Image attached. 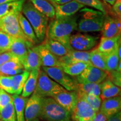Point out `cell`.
Instances as JSON below:
<instances>
[{
  "label": "cell",
  "mask_w": 121,
  "mask_h": 121,
  "mask_svg": "<svg viewBox=\"0 0 121 121\" xmlns=\"http://www.w3.org/2000/svg\"><path fill=\"white\" fill-rule=\"evenodd\" d=\"M99 38L87 34L76 33L69 37V45L72 50L89 51L98 43Z\"/></svg>",
  "instance_id": "cell-9"
},
{
  "label": "cell",
  "mask_w": 121,
  "mask_h": 121,
  "mask_svg": "<svg viewBox=\"0 0 121 121\" xmlns=\"http://www.w3.org/2000/svg\"><path fill=\"white\" fill-rule=\"evenodd\" d=\"M0 118L3 121H17L13 100L0 110Z\"/></svg>",
  "instance_id": "cell-33"
},
{
  "label": "cell",
  "mask_w": 121,
  "mask_h": 121,
  "mask_svg": "<svg viewBox=\"0 0 121 121\" xmlns=\"http://www.w3.org/2000/svg\"><path fill=\"white\" fill-rule=\"evenodd\" d=\"M115 23H116V26H117L118 29L119 31L121 32V18H117V19H114Z\"/></svg>",
  "instance_id": "cell-46"
},
{
  "label": "cell",
  "mask_w": 121,
  "mask_h": 121,
  "mask_svg": "<svg viewBox=\"0 0 121 121\" xmlns=\"http://www.w3.org/2000/svg\"><path fill=\"white\" fill-rule=\"evenodd\" d=\"M29 73V71L25 70L22 73L11 76L13 83V94L20 95L22 94L24 86L28 79Z\"/></svg>",
  "instance_id": "cell-30"
},
{
  "label": "cell",
  "mask_w": 121,
  "mask_h": 121,
  "mask_svg": "<svg viewBox=\"0 0 121 121\" xmlns=\"http://www.w3.org/2000/svg\"><path fill=\"white\" fill-rule=\"evenodd\" d=\"M52 4H66L68 2L72 1V0H47Z\"/></svg>",
  "instance_id": "cell-45"
},
{
  "label": "cell",
  "mask_w": 121,
  "mask_h": 121,
  "mask_svg": "<svg viewBox=\"0 0 121 121\" xmlns=\"http://www.w3.org/2000/svg\"><path fill=\"white\" fill-rule=\"evenodd\" d=\"M90 64L94 67L107 72L106 56L96 48L90 51Z\"/></svg>",
  "instance_id": "cell-29"
},
{
  "label": "cell",
  "mask_w": 121,
  "mask_h": 121,
  "mask_svg": "<svg viewBox=\"0 0 121 121\" xmlns=\"http://www.w3.org/2000/svg\"><path fill=\"white\" fill-rule=\"evenodd\" d=\"M0 121H3L2 120V119H0Z\"/></svg>",
  "instance_id": "cell-49"
},
{
  "label": "cell",
  "mask_w": 121,
  "mask_h": 121,
  "mask_svg": "<svg viewBox=\"0 0 121 121\" xmlns=\"http://www.w3.org/2000/svg\"><path fill=\"white\" fill-rule=\"evenodd\" d=\"M0 88L9 94H13V83L11 76L0 75Z\"/></svg>",
  "instance_id": "cell-38"
},
{
  "label": "cell",
  "mask_w": 121,
  "mask_h": 121,
  "mask_svg": "<svg viewBox=\"0 0 121 121\" xmlns=\"http://www.w3.org/2000/svg\"><path fill=\"white\" fill-rule=\"evenodd\" d=\"M52 98L71 114L78 100L77 91H63Z\"/></svg>",
  "instance_id": "cell-13"
},
{
  "label": "cell",
  "mask_w": 121,
  "mask_h": 121,
  "mask_svg": "<svg viewBox=\"0 0 121 121\" xmlns=\"http://www.w3.org/2000/svg\"><path fill=\"white\" fill-rule=\"evenodd\" d=\"M108 72L89 65L82 73L76 76V80L78 84L96 83L100 84L108 78Z\"/></svg>",
  "instance_id": "cell-10"
},
{
  "label": "cell",
  "mask_w": 121,
  "mask_h": 121,
  "mask_svg": "<svg viewBox=\"0 0 121 121\" xmlns=\"http://www.w3.org/2000/svg\"><path fill=\"white\" fill-rule=\"evenodd\" d=\"M103 1L106 3H107V4H110V5L112 6L114 4V2H116V0H103Z\"/></svg>",
  "instance_id": "cell-48"
},
{
  "label": "cell",
  "mask_w": 121,
  "mask_h": 121,
  "mask_svg": "<svg viewBox=\"0 0 121 121\" xmlns=\"http://www.w3.org/2000/svg\"><path fill=\"white\" fill-rule=\"evenodd\" d=\"M80 4L86 6L90 7L95 10L102 12L104 15H107V10L104 4L100 0H75Z\"/></svg>",
  "instance_id": "cell-36"
},
{
  "label": "cell",
  "mask_w": 121,
  "mask_h": 121,
  "mask_svg": "<svg viewBox=\"0 0 121 121\" xmlns=\"http://www.w3.org/2000/svg\"><path fill=\"white\" fill-rule=\"evenodd\" d=\"M0 119H1V118H0Z\"/></svg>",
  "instance_id": "cell-50"
},
{
  "label": "cell",
  "mask_w": 121,
  "mask_h": 121,
  "mask_svg": "<svg viewBox=\"0 0 121 121\" xmlns=\"http://www.w3.org/2000/svg\"><path fill=\"white\" fill-rule=\"evenodd\" d=\"M108 78L115 85L121 87V72L117 70L112 71L108 72Z\"/></svg>",
  "instance_id": "cell-40"
},
{
  "label": "cell",
  "mask_w": 121,
  "mask_h": 121,
  "mask_svg": "<svg viewBox=\"0 0 121 121\" xmlns=\"http://www.w3.org/2000/svg\"><path fill=\"white\" fill-rule=\"evenodd\" d=\"M118 47L112 53L106 56L107 72L117 70L119 62L121 61V59L119 58L118 53Z\"/></svg>",
  "instance_id": "cell-34"
},
{
  "label": "cell",
  "mask_w": 121,
  "mask_h": 121,
  "mask_svg": "<svg viewBox=\"0 0 121 121\" xmlns=\"http://www.w3.org/2000/svg\"><path fill=\"white\" fill-rule=\"evenodd\" d=\"M41 60L42 67H60L58 57L54 55L43 44L34 45Z\"/></svg>",
  "instance_id": "cell-14"
},
{
  "label": "cell",
  "mask_w": 121,
  "mask_h": 121,
  "mask_svg": "<svg viewBox=\"0 0 121 121\" xmlns=\"http://www.w3.org/2000/svg\"><path fill=\"white\" fill-rule=\"evenodd\" d=\"M77 90H79L85 94L100 96V90L99 84L96 83H82L78 84Z\"/></svg>",
  "instance_id": "cell-32"
},
{
  "label": "cell",
  "mask_w": 121,
  "mask_h": 121,
  "mask_svg": "<svg viewBox=\"0 0 121 121\" xmlns=\"http://www.w3.org/2000/svg\"><path fill=\"white\" fill-rule=\"evenodd\" d=\"M40 118L46 121H72L71 113L52 97H42Z\"/></svg>",
  "instance_id": "cell-4"
},
{
  "label": "cell",
  "mask_w": 121,
  "mask_h": 121,
  "mask_svg": "<svg viewBox=\"0 0 121 121\" xmlns=\"http://www.w3.org/2000/svg\"><path fill=\"white\" fill-rule=\"evenodd\" d=\"M52 4L55 9V18L73 16L81 9L85 7L75 0H72L62 4Z\"/></svg>",
  "instance_id": "cell-15"
},
{
  "label": "cell",
  "mask_w": 121,
  "mask_h": 121,
  "mask_svg": "<svg viewBox=\"0 0 121 121\" xmlns=\"http://www.w3.org/2000/svg\"><path fill=\"white\" fill-rule=\"evenodd\" d=\"M77 30L81 33L102 31L105 15L94 9L84 7L80 10Z\"/></svg>",
  "instance_id": "cell-3"
},
{
  "label": "cell",
  "mask_w": 121,
  "mask_h": 121,
  "mask_svg": "<svg viewBox=\"0 0 121 121\" xmlns=\"http://www.w3.org/2000/svg\"><path fill=\"white\" fill-rule=\"evenodd\" d=\"M22 13L33 28L39 43L43 42L46 36L48 18L35 8L29 1L24 2Z\"/></svg>",
  "instance_id": "cell-2"
},
{
  "label": "cell",
  "mask_w": 121,
  "mask_h": 121,
  "mask_svg": "<svg viewBox=\"0 0 121 121\" xmlns=\"http://www.w3.org/2000/svg\"><path fill=\"white\" fill-rule=\"evenodd\" d=\"M19 1V0H0V4H6V3L13 2V1Z\"/></svg>",
  "instance_id": "cell-47"
},
{
  "label": "cell",
  "mask_w": 121,
  "mask_h": 121,
  "mask_svg": "<svg viewBox=\"0 0 121 121\" xmlns=\"http://www.w3.org/2000/svg\"><path fill=\"white\" fill-rule=\"evenodd\" d=\"M60 67L70 63L84 62L90 64V51H78L70 50L66 56L58 57Z\"/></svg>",
  "instance_id": "cell-16"
},
{
  "label": "cell",
  "mask_w": 121,
  "mask_h": 121,
  "mask_svg": "<svg viewBox=\"0 0 121 121\" xmlns=\"http://www.w3.org/2000/svg\"><path fill=\"white\" fill-rule=\"evenodd\" d=\"M99 86L100 90V97L102 100L120 95L121 87L115 85L108 78L99 84Z\"/></svg>",
  "instance_id": "cell-19"
},
{
  "label": "cell",
  "mask_w": 121,
  "mask_h": 121,
  "mask_svg": "<svg viewBox=\"0 0 121 121\" xmlns=\"http://www.w3.org/2000/svg\"><path fill=\"white\" fill-rule=\"evenodd\" d=\"M90 64L84 62L70 63L60 66L65 73L71 76H77L82 73L83 71Z\"/></svg>",
  "instance_id": "cell-31"
},
{
  "label": "cell",
  "mask_w": 121,
  "mask_h": 121,
  "mask_svg": "<svg viewBox=\"0 0 121 121\" xmlns=\"http://www.w3.org/2000/svg\"><path fill=\"white\" fill-rule=\"evenodd\" d=\"M42 44L49 50L50 52H52L57 57H61L66 56L70 51L60 42L48 38L46 37L42 42Z\"/></svg>",
  "instance_id": "cell-24"
},
{
  "label": "cell",
  "mask_w": 121,
  "mask_h": 121,
  "mask_svg": "<svg viewBox=\"0 0 121 121\" xmlns=\"http://www.w3.org/2000/svg\"><path fill=\"white\" fill-rule=\"evenodd\" d=\"M83 94H84L85 99L86 100L89 105L90 106L91 108L94 110V111L95 113L99 111L101 103H102V99L100 97L93 95L86 94L84 93Z\"/></svg>",
  "instance_id": "cell-37"
},
{
  "label": "cell",
  "mask_w": 121,
  "mask_h": 121,
  "mask_svg": "<svg viewBox=\"0 0 121 121\" xmlns=\"http://www.w3.org/2000/svg\"><path fill=\"white\" fill-rule=\"evenodd\" d=\"M112 10L118 18H121V0H116L113 4Z\"/></svg>",
  "instance_id": "cell-42"
},
{
  "label": "cell",
  "mask_w": 121,
  "mask_h": 121,
  "mask_svg": "<svg viewBox=\"0 0 121 121\" xmlns=\"http://www.w3.org/2000/svg\"><path fill=\"white\" fill-rule=\"evenodd\" d=\"M11 96L13 99L17 121H25L24 112L25 105L28 98H24L22 95L16 94H13Z\"/></svg>",
  "instance_id": "cell-27"
},
{
  "label": "cell",
  "mask_w": 121,
  "mask_h": 121,
  "mask_svg": "<svg viewBox=\"0 0 121 121\" xmlns=\"http://www.w3.org/2000/svg\"><path fill=\"white\" fill-rule=\"evenodd\" d=\"M13 100V98L11 95L0 88V110L8 105Z\"/></svg>",
  "instance_id": "cell-39"
},
{
  "label": "cell",
  "mask_w": 121,
  "mask_h": 121,
  "mask_svg": "<svg viewBox=\"0 0 121 121\" xmlns=\"http://www.w3.org/2000/svg\"><path fill=\"white\" fill-rule=\"evenodd\" d=\"M102 32V37L108 38L116 37L121 35V32L115 23L114 19L107 15L105 16Z\"/></svg>",
  "instance_id": "cell-23"
},
{
  "label": "cell",
  "mask_w": 121,
  "mask_h": 121,
  "mask_svg": "<svg viewBox=\"0 0 121 121\" xmlns=\"http://www.w3.org/2000/svg\"><path fill=\"white\" fill-rule=\"evenodd\" d=\"M120 40L121 35L111 38L102 37L96 49L104 56H107L117 48Z\"/></svg>",
  "instance_id": "cell-21"
},
{
  "label": "cell",
  "mask_w": 121,
  "mask_h": 121,
  "mask_svg": "<svg viewBox=\"0 0 121 121\" xmlns=\"http://www.w3.org/2000/svg\"><path fill=\"white\" fill-rule=\"evenodd\" d=\"M25 0H19L0 4V18L11 13L22 12V6Z\"/></svg>",
  "instance_id": "cell-28"
},
{
  "label": "cell",
  "mask_w": 121,
  "mask_h": 121,
  "mask_svg": "<svg viewBox=\"0 0 121 121\" xmlns=\"http://www.w3.org/2000/svg\"><path fill=\"white\" fill-rule=\"evenodd\" d=\"M16 59L18 58L15 57L10 51H7V52L0 53V66L10 61V60H16Z\"/></svg>",
  "instance_id": "cell-41"
},
{
  "label": "cell",
  "mask_w": 121,
  "mask_h": 121,
  "mask_svg": "<svg viewBox=\"0 0 121 121\" xmlns=\"http://www.w3.org/2000/svg\"><path fill=\"white\" fill-rule=\"evenodd\" d=\"M107 118L104 115L100 112V111H98V112L95 113L94 117L93 120L91 121H107Z\"/></svg>",
  "instance_id": "cell-43"
},
{
  "label": "cell",
  "mask_w": 121,
  "mask_h": 121,
  "mask_svg": "<svg viewBox=\"0 0 121 121\" xmlns=\"http://www.w3.org/2000/svg\"><path fill=\"white\" fill-rule=\"evenodd\" d=\"M19 22L22 33L27 40L31 42L33 44H38L39 42L29 22L21 12L19 15Z\"/></svg>",
  "instance_id": "cell-22"
},
{
  "label": "cell",
  "mask_w": 121,
  "mask_h": 121,
  "mask_svg": "<svg viewBox=\"0 0 121 121\" xmlns=\"http://www.w3.org/2000/svg\"><path fill=\"white\" fill-rule=\"evenodd\" d=\"M34 44L26 39L20 37H13V41L9 51L17 57L22 63L25 60L29 48Z\"/></svg>",
  "instance_id": "cell-12"
},
{
  "label": "cell",
  "mask_w": 121,
  "mask_h": 121,
  "mask_svg": "<svg viewBox=\"0 0 121 121\" xmlns=\"http://www.w3.org/2000/svg\"><path fill=\"white\" fill-rule=\"evenodd\" d=\"M24 71L23 66L18 59L10 60L0 66V75L6 76L17 75Z\"/></svg>",
  "instance_id": "cell-20"
},
{
  "label": "cell",
  "mask_w": 121,
  "mask_h": 121,
  "mask_svg": "<svg viewBox=\"0 0 121 121\" xmlns=\"http://www.w3.org/2000/svg\"><path fill=\"white\" fill-rule=\"evenodd\" d=\"M30 96L25 105V121H38L41 112L42 97L34 93Z\"/></svg>",
  "instance_id": "cell-11"
},
{
  "label": "cell",
  "mask_w": 121,
  "mask_h": 121,
  "mask_svg": "<svg viewBox=\"0 0 121 121\" xmlns=\"http://www.w3.org/2000/svg\"><path fill=\"white\" fill-rule=\"evenodd\" d=\"M107 121H121V112L116 113L112 116L107 119Z\"/></svg>",
  "instance_id": "cell-44"
},
{
  "label": "cell",
  "mask_w": 121,
  "mask_h": 121,
  "mask_svg": "<svg viewBox=\"0 0 121 121\" xmlns=\"http://www.w3.org/2000/svg\"><path fill=\"white\" fill-rule=\"evenodd\" d=\"M66 90L58 83L50 78L42 69H40L34 93L41 97H53Z\"/></svg>",
  "instance_id": "cell-5"
},
{
  "label": "cell",
  "mask_w": 121,
  "mask_h": 121,
  "mask_svg": "<svg viewBox=\"0 0 121 121\" xmlns=\"http://www.w3.org/2000/svg\"><path fill=\"white\" fill-rule=\"evenodd\" d=\"M42 69L59 85L68 91H76L78 83L76 80L63 71L60 67H42Z\"/></svg>",
  "instance_id": "cell-6"
},
{
  "label": "cell",
  "mask_w": 121,
  "mask_h": 121,
  "mask_svg": "<svg viewBox=\"0 0 121 121\" xmlns=\"http://www.w3.org/2000/svg\"><path fill=\"white\" fill-rule=\"evenodd\" d=\"M13 38V37L0 30V53L9 51Z\"/></svg>",
  "instance_id": "cell-35"
},
{
  "label": "cell",
  "mask_w": 121,
  "mask_h": 121,
  "mask_svg": "<svg viewBox=\"0 0 121 121\" xmlns=\"http://www.w3.org/2000/svg\"><path fill=\"white\" fill-rule=\"evenodd\" d=\"M76 91L78 100L71 114V118L74 121H91L96 113L85 99L82 92Z\"/></svg>",
  "instance_id": "cell-7"
},
{
  "label": "cell",
  "mask_w": 121,
  "mask_h": 121,
  "mask_svg": "<svg viewBox=\"0 0 121 121\" xmlns=\"http://www.w3.org/2000/svg\"><path fill=\"white\" fill-rule=\"evenodd\" d=\"M78 20V16L75 15L55 18L48 25L45 37L60 42L68 49L72 50L69 45V37L75 30H77Z\"/></svg>",
  "instance_id": "cell-1"
},
{
  "label": "cell",
  "mask_w": 121,
  "mask_h": 121,
  "mask_svg": "<svg viewBox=\"0 0 121 121\" xmlns=\"http://www.w3.org/2000/svg\"><path fill=\"white\" fill-rule=\"evenodd\" d=\"M33 47L29 49L26 56L22 62L25 70L29 72L34 69H40L42 67L41 60L39 54Z\"/></svg>",
  "instance_id": "cell-18"
},
{
  "label": "cell",
  "mask_w": 121,
  "mask_h": 121,
  "mask_svg": "<svg viewBox=\"0 0 121 121\" xmlns=\"http://www.w3.org/2000/svg\"><path fill=\"white\" fill-rule=\"evenodd\" d=\"M29 1L35 8L48 18H55V9L52 3L47 0H29Z\"/></svg>",
  "instance_id": "cell-25"
},
{
  "label": "cell",
  "mask_w": 121,
  "mask_h": 121,
  "mask_svg": "<svg viewBox=\"0 0 121 121\" xmlns=\"http://www.w3.org/2000/svg\"><path fill=\"white\" fill-rule=\"evenodd\" d=\"M39 69H34L30 72L28 79L24 85L22 89V96L24 98H28L34 93L37 85L38 78Z\"/></svg>",
  "instance_id": "cell-26"
},
{
  "label": "cell",
  "mask_w": 121,
  "mask_h": 121,
  "mask_svg": "<svg viewBox=\"0 0 121 121\" xmlns=\"http://www.w3.org/2000/svg\"><path fill=\"white\" fill-rule=\"evenodd\" d=\"M20 13H14L0 18V30L13 37L26 39L19 25V15Z\"/></svg>",
  "instance_id": "cell-8"
},
{
  "label": "cell",
  "mask_w": 121,
  "mask_h": 121,
  "mask_svg": "<svg viewBox=\"0 0 121 121\" xmlns=\"http://www.w3.org/2000/svg\"><path fill=\"white\" fill-rule=\"evenodd\" d=\"M121 109V99L119 96L108 98L103 100L99 111L108 119L113 115L120 112Z\"/></svg>",
  "instance_id": "cell-17"
}]
</instances>
